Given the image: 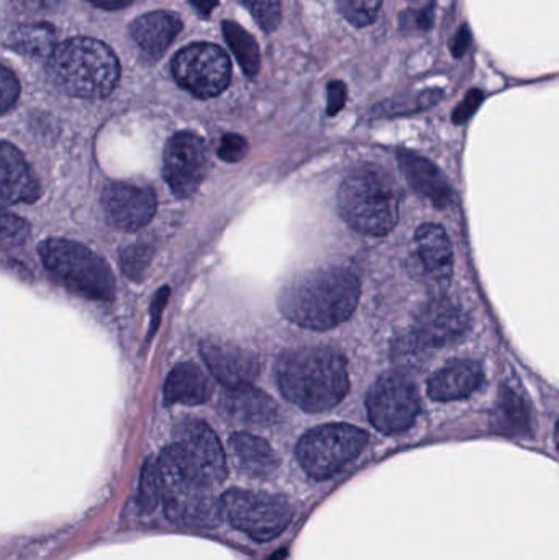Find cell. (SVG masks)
<instances>
[{
	"label": "cell",
	"instance_id": "6da1fadb",
	"mask_svg": "<svg viewBox=\"0 0 559 560\" xmlns=\"http://www.w3.org/2000/svg\"><path fill=\"white\" fill-rule=\"evenodd\" d=\"M360 280L347 269H318L282 287L278 305L282 315L307 329L335 328L347 322L360 302Z\"/></svg>",
	"mask_w": 559,
	"mask_h": 560
},
{
	"label": "cell",
	"instance_id": "7a4b0ae2",
	"mask_svg": "<svg viewBox=\"0 0 559 560\" xmlns=\"http://www.w3.org/2000/svg\"><path fill=\"white\" fill-rule=\"evenodd\" d=\"M276 375L282 395L311 413L337 407L350 390L347 361L324 346L289 349L279 358Z\"/></svg>",
	"mask_w": 559,
	"mask_h": 560
},
{
	"label": "cell",
	"instance_id": "3957f363",
	"mask_svg": "<svg viewBox=\"0 0 559 560\" xmlns=\"http://www.w3.org/2000/svg\"><path fill=\"white\" fill-rule=\"evenodd\" d=\"M338 209L354 232L389 235L399 222V187L381 167H358L348 174L338 190Z\"/></svg>",
	"mask_w": 559,
	"mask_h": 560
},
{
	"label": "cell",
	"instance_id": "277c9868",
	"mask_svg": "<svg viewBox=\"0 0 559 560\" xmlns=\"http://www.w3.org/2000/svg\"><path fill=\"white\" fill-rule=\"evenodd\" d=\"M161 483V503L174 525L194 529L217 528L222 522L220 499L202 477L197 476L174 444L156 459Z\"/></svg>",
	"mask_w": 559,
	"mask_h": 560
},
{
	"label": "cell",
	"instance_id": "5b68a950",
	"mask_svg": "<svg viewBox=\"0 0 559 560\" xmlns=\"http://www.w3.org/2000/svg\"><path fill=\"white\" fill-rule=\"evenodd\" d=\"M48 75L72 97L104 98L117 88L120 65L114 51L98 39L72 38L49 56Z\"/></svg>",
	"mask_w": 559,
	"mask_h": 560
},
{
	"label": "cell",
	"instance_id": "8992f818",
	"mask_svg": "<svg viewBox=\"0 0 559 560\" xmlns=\"http://www.w3.org/2000/svg\"><path fill=\"white\" fill-rule=\"evenodd\" d=\"M366 431L345 423H330L305 433L295 447L304 472L315 480H327L358 459L368 446Z\"/></svg>",
	"mask_w": 559,
	"mask_h": 560
},
{
	"label": "cell",
	"instance_id": "52a82bcc",
	"mask_svg": "<svg viewBox=\"0 0 559 560\" xmlns=\"http://www.w3.org/2000/svg\"><path fill=\"white\" fill-rule=\"evenodd\" d=\"M46 269L72 292L92 300L114 295V276L104 259L79 243L69 240H46L39 246Z\"/></svg>",
	"mask_w": 559,
	"mask_h": 560
},
{
	"label": "cell",
	"instance_id": "ba28073f",
	"mask_svg": "<svg viewBox=\"0 0 559 560\" xmlns=\"http://www.w3.org/2000/svg\"><path fill=\"white\" fill-rule=\"evenodd\" d=\"M220 512L233 528L256 542L279 538L294 520V506L279 495L232 489L220 497Z\"/></svg>",
	"mask_w": 559,
	"mask_h": 560
},
{
	"label": "cell",
	"instance_id": "9c48e42d",
	"mask_svg": "<svg viewBox=\"0 0 559 560\" xmlns=\"http://www.w3.org/2000/svg\"><path fill=\"white\" fill-rule=\"evenodd\" d=\"M371 424L384 434H399L412 428L420 411L416 384L403 372L377 378L366 398Z\"/></svg>",
	"mask_w": 559,
	"mask_h": 560
},
{
	"label": "cell",
	"instance_id": "30bf717a",
	"mask_svg": "<svg viewBox=\"0 0 559 560\" xmlns=\"http://www.w3.org/2000/svg\"><path fill=\"white\" fill-rule=\"evenodd\" d=\"M173 74L180 88L199 98L222 94L232 78L229 56L217 45L194 43L180 49L173 61Z\"/></svg>",
	"mask_w": 559,
	"mask_h": 560
},
{
	"label": "cell",
	"instance_id": "8fae6325",
	"mask_svg": "<svg viewBox=\"0 0 559 560\" xmlns=\"http://www.w3.org/2000/svg\"><path fill=\"white\" fill-rule=\"evenodd\" d=\"M207 148L202 138L194 133L174 135L164 150V179L174 196L187 199L194 196L206 179Z\"/></svg>",
	"mask_w": 559,
	"mask_h": 560
},
{
	"label": "cell",
	"instance_id": "7c38bea8",
	"mask_svg": "<svg viewBox=\"0 0 559 560\" xmlns=\"http://www.w3.org/2000/svg\"><path fill=\"white\" fill-rule=\"evenodd\" d=\"M174 446L187 466L213 489L226 479V456L217 434L202 421H186L176 431Z\"/></svg>",
	"mask_w": 559,
	"mask_h": 560
},
{
	"label": "cell",
	"instance_id": "4fadbf2b",
	"mask_svg": "<svg viewBox=\"0 0 559 560\" xmlns=\"http://www.w3.org/2000/svg\"><path fill=\"white\" fill-rule=\"evenodd\" d=\"M407 268L412 278L427 285L442 287L450 282L455 261L452 243L443 226L430 223L417 230Z\"/></svg>",
	"mask_w": 559,
	"mask_h": 560
},
{
	"label": "cell",
	"instance_id": "5bb4252c",
	"mask_svg": "<svg viewBox=\"0 0 559 560\" xmlns=\"http://www.w3.org/2000/svg\"><path fill=\"white\" fill-rule=\"evenodd\" d=\"M468 313L449 296H433L419 310L412 339L417 348H443L468 331Z\"/></svg>",
	"mask_w": 559,
	"mask_h": 560
},
{
	"label": "cell",
	"instance_id": "9a60e30c",
	"mask_svg": "<svg viewBox=\"0 0 559 560\" xmlns=\"http://www.w3.org/2000/svg\"><path fill=\"white\" fill-rule=\"evenodd\" d=\"M200 352L213 377L229 390L252 385L261 371L255 352L232 342L207 339L200 345Z\"/></svg>",
	"mask_w": 559,
	"mask_h": 560
},
{
	"label": "cell",
	"instance_id": "2e32d148",
	"mask_svg": "<svg viewBox=\"0 0 559 560\" xmlns=\"http://www.w3.org/2000/svg\"><path fill=\"white\" fill-rule=\"evenodd\" d=\"M104 209L112 225L125 232H137L153 219L156 197L144 187L110 184L104 190Z\"/></svg>",
	"mask_w": 559,
	"mask_h": 560
},
{
	"label": "cell",
	"instance_id": "e0dca14e",
	"mask_svg": "<svg viewBox=\"0 0 559 560\" xmlns=\"http://www.w3.org/2000/svg\"><path fill=\"white\" fill-rule=\"evenodd\" d=\"M39 184L23 154L5 141H0V202H35Z\"/></svg>",
	"mask_w": 559,
	"mask_h": 560
},
{
	"label": "cell",
	"instance_id": "ac0fdd59",
	"mask_svg": "<svg viewBox=\"0 0 559 560\" xmlns=\"http://www.w3.org/2000/svg\"><path fill=\"white\" fill-rule=\"evenodd\" d=\"M399 164L406 174L407 183L420 196L429 199L439 209L452 206L455 199L452 187L432 161L412 151L403 150L399 151Z\"/></svg>",
	"mask_w": 559,
	"mask_h": 560
},
{
	"label": "cell",
	"instance_id": "d6986e66",
	"mask_svg": "<svg viewBox=\"0 0 559 560\" xmlns=\"http://www.w3.org/2000/svg\"><path fill=\"white\" fill-rule=\"evenodd\" d=\"M482 384V369L478 362L456 361L430 377L429 397L435 401L463 400L475 394Z\"/></svg>",
	"mask_w": 559,
	"mask_h": 560
},
{
	"label": "cell",
	"instance_id": "ffe728a7",
	"mask_svg": "<svg viewBox=\"0 0 559 560\" xmlns=\"http://www.w3.org/2000/svg\"><path fill=\"white\" fill-rule=\"evenodd\" d=\"M223 408L233 420L248 427H269L278 418L275 400L253 385L232 388L223 397Z\"/></svg>",
	"mask_w": 559,
	"mask_h": 560
},
{
	"label": "cell",
	"instance_id": "44dd1931",
	"mask_svg": "<svg viewBox=\"0 0 559 560\" xmlns=\"http://www.w3.org/2000/svg\"><path fill=\"white\" fill-rule=\"evenodd\" d=\"M230 447L240 470L253 479H271L279 469L276 451L263 438L249 433H235Z\"/></svg>",
	"mask_w": 559,
	"mask_h": 560
},
{
	"label": "cell",
	"instance_id": "7402d4cb",
	"mask_svg": "<svg viewBox=\"0 0 559 560\" xmlns=\"http://www.w3.org/2000/svg\"><path fill=\"white\" fill-rule=\"evenodd\" d=\"M183 23L177 16L167 12H151L131 23V35L147 55L160 58L164 55Z\"/></svg>",
	"mask_w": 559,
	"mask_h": 560
},
{
	"label": "cell",
	"instance_id": "603a6c76",
	"mask_svg": "<svg viewBox=\"0 0 559 560\" xmlns=\"http://www.w3.org/2000/svg\"><path fill=\"white\" fill-rule=\"evenodd\" d=\"M212 392L209 377L193 362L174 368L164 385L167 404L202 405L212 397Z\"/></svg>",
	"mask_w": 559,
	"mask_h": 560
},
{
	"label": "cell",
	"instance_id": "cb8c5ba5",
	"mask_svg": "<svg viewBox=\"0 0 559 560\" xmlns=\"http://www.w3.org/2000/svg\"><path fill=\"white\" fill-rule=\"evenodd\" d=\"M56 30L48 23L22 25L10 33L7 45L20 55L30 58H49L55 51Z\"/></svg>",
	"mask_w": 559,
	"mask_h": 560
},
{
	"label": "cell",
	"instance_id": "d4e9b609",
	"mask_svg": "<svg viewBox=\"0 0 559 560\" xmlns=\"http://www.w3.org/2000/svg\"><path fill=\"white\" fill-rule=\"evenodd\" d=\"M223 35L245 74L255 78L261 66L258 43L246 30L233 22H223Z\"/></svg>",
	"mask_w": 559,
	"mask_h": 560
},
{
	"label": "cell",
	"instance_id": "484cf974",
	"mask_svg": "<svg viewBox=\"0 0 559 560\" xmlns=\"http://www.w3.org/2000/svg\"><path fill=\"white\" fill-rule=\"evenodd\" d=\"M161 503L160 474L156 460H148L141 470L140 487H138V505L141 512L151 513Z\"/></svg>",
	"mask_w": 559,
	"mask_h": 560
},
{
	"label": "cell",
	"instance_id": "4316f807",
	"mask_svg": "<svg viewBox=\"0 0 559 560\" xmlns=\"http://www.w3.org/2000/svg\"><path fill=\"white\" fill-rule=\"evenodd\" d=\"M338 9L354 26H368L376 20L383 0H337Z\"/></svg>",
	"mask_w": 559,
	"mask_h": 560
},
{
	"label": "cell",
	"instance_id": "83f0119b",
	"mask_svg": "<svg viewBox=\"0 0 559 560\" xmlns=\"http://www.w3.org/2000/svg\"><path fill=\"white\" fill-rule=\"evenodd\" d=\"M30 236V225L13 213L0 210V249L23 245Z\"/></svg>",
	"mask_w": 559,
	"mask_h": 560
},
{
	"label": "cell",
	"instance_id": "f1b7e54d",
	"mask_svg": "<svg viewBox=\"0 0 559 560\" xmlns=\"http://www.w3.org/2000/svg\"><path fill=\"white\" fill-rule=\"evenodd\" d=\"M265 32H275L281 23V0H242Z\"/></svg>",
	"mask_w": 559,
	"mask_h": 560
},
{
	"label": "cell",
	"instance_id": "f546056e",
	"mask_svg": "<svg viewBox=\"0 0 559 560\" xmlns=\"http://www.w3.org/2000/svg\"><path fill=\"white\" fill-rule=\"evenodd\" d=\"M20 94V84L15 74L0 66V115L9 112L15 105Z\"/></svg>",
	"mask_w": 559,
	"mask_h": 560
},
{
	"label": "cell",
	"instance_id": "4dcf8cb0",
	"mask_svg": "<svg viewBox=\"0 0 559 560\" xmlns=\"http://www.w3.org/2000/svg\"><path fill=\"white\" fill-rule=\"evenodd\" d=\"M246 151H248V143L245 138L240 135H225L220 143L219 156L226 163H238L246 156Z\"/></svg>",
	"mask_w": 559,
	"mask_h": 560
},
{
	"label": "cell",
	"instance_id": "1f68e13d",
	"mask_svg": "<svg viewBox=\"0 0 559 560\" xmlns=\"http://www.w3.org/2000/svg\"><path fill=\"white\" fill-rule=\"evenodd\" d=\"M482 98H485L482 92L478 91V89H473V91L466 95L465 101H463L462 104L458 105V108L453 112V121H455V124L462 125L465 124L466 120H469V118L473 117V114L478 110Z\"/></svg>",
	"mask_w": 559,
	"mask_h": 560
},
{
	"label": "cell",
	"instance_id": "d6a6232c",
	"mask_svg": "<svg viewBox=\"0 0 559 560\" xmlns=\"http://www.w3.org/2000/svg\"><path fill=\"white\" fill-rule=\"evenodd\" d=\"M328 115H337L347 102V85L341 81H334L328 84Z\"/></svg>",
	"mask_w": 559,
	"mask_h": 560
},
{
	"label": "cell",
	"instance_id": "836d02e7",
	"mask_svg": "<svg viewBox=\"0 0 559 560\" xmlns=\"http://www.w3.org/2000/svg\"><path fill=\"white\" fill-rule=\"evenodd\" d=\"M469 46H471V32H469L468 25H463L458 33L453 36L450 49H452L453 56L462 58L468 51Z\"/></svg>",
	"mask_w": 559,
	"mask_h": 560
},
{
	"label": "cell",
	"instance_id": "e575fe53",
	"mask_svg": "<svg viewBox=\"0 0 559 560\" xmlns=\"http://www.w3.org/2000/svg\"><path fill=\"white\" fill-rule=\"evenodd\" d=\"M433 19H435V5L430 2L422 10H417L416 15H414V23H417L419 28L429 30L432 28Z\"/></svg>",
	"mask_w": 559,
	"mask_h": 560
},
{
	"label": "cell",
	"instance_id": "d590c367",
	"mask_svg": "<svg viewBox=\"0 0 559 560\" xmlns=\"http://www.w3.org/2000/svg\"><path fill=\"white\" fill-rule=\"evenodd\" d=\"M15 2L28 12H39V10L51 9L59 0H15Z\"/></svg>",
	"mask_w": 559,
	"mask_h": 560
},
{
	"label": "cell",
	"instance_id": "8d00e7d4",
	"mask_svg": "<svg viewBox=\"0 0 559 560\" xmlns=\"http://www.w3.org/2000/svg\"><path fill=\"white\" fill-rule=\"evenodd\" d=\"M91 2L98 7V9L118 10L130 5L133 0H91Z\"/></svg>",
	"mask_w": 559,
	"mask_h": 560
},
{
	"label": "cell",
	"instance_id": "74e56055",
	"mask_svg": "<svg viewBox=\"0 0 559 560\" xmlns=\"http://www.w3.org/2000/svg\"><path fill=\"white\" fill-rule=\"evenodd\" d=\"M190 3H193L200 13H203V15H209V13L216 9L219 0H190Z\"/></svg>",
	"mask_w": 559,
	"mask_h": 560
}]
</instances>
